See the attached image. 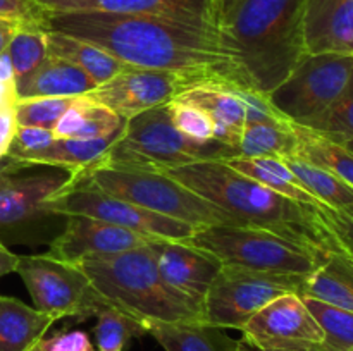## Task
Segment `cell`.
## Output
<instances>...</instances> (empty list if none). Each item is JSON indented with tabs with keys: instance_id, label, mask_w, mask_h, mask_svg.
Returning <instances> with one entry per match:
<instances>
[{
	"instance_id": "cell-1",
	"label": "cell",
	"mask_w": 353,
	"mask_h": 351,
	"mask_svg": "<svg viewBox=\"0 0 353 351\" xmlns=\"http://www.w3.org/2000/svg\"><path fill=\"white\" fill-rule=\"evenodd\" d=\"M40 26L97 45L131 67L178 72L196 83L221 78L240 86L236 61L217 30L109 12H43Z\"/></svg>"
},
{
	"instance_id": "cell-2",
	"label": "cell",
	"mask_w": 353,
	"mask_h": 351,
	"mask_svg": "<svg viewBox=\"0 0 353 351\" xmlns=\"http://www.w3.org/2000/svg\"><path fill=\"white\" fill-rule=\"evenodd\" d=\"M162 172L230 213L240 226L271 231L316 250H341L319 206L286 198L236 172L224 160L196 162Z\"/></svg>"
},
{
	"instance_id": "cell-3",
	"label": "cell",
	"mask_w": 353,
	"mask_h": 351,
	"mask_svg": "<svg viewBox=\"0 0 353 351\" xmlns=\"http://www.w3.org/2000/svg\"><path fill=\"white\" fill-rule=\"evenodd\" d=\"M307 0H240L219 24L233 54L241 88L268 96L307 55L303 12Z\"/></svg>"
},
{
	"instance_id": "cell-4",
	"label": "cell",
	"mask_w": 353,
	"mask_h": 351,
	"mask_svg": "<svg viewBox=\"0 0 353 351\" xmlns=\"http://www.w3.org/2000/svg\"><path fill=\"white\" fill-rule=\"evenodd\" d=\"M152 244L85 260L79 267L107 305L140 320L145 329L152 322L205 320L199 303L186 298L162 279Z\"/></svg>"
},
{
	"instance_id": "cell-5",
	"label": "cell",
	"mask_w": 353,
	"mask_h": 351,
	"mask_svg": "<svg viewBox=\"0 0 353 351\" xmlns=\"http://www.w3.org/2000/svg\"><path fill=\"white\" fill-rule=\"evenodd\" d=\"M240 155L236 147L217 140L196 141L176 129L168 103L126 120L119 140L99 164L134 171L162 172L196 162L228 160Z\"/></svg>"
},
{
	"instance_id": "cell-6",
	"label": "cell",
	"mask_w": 353,
	"mask_h": 351,
	"mask_svg": "<svg viewBox=\"0 0 353 351\" xmlns=\"http://www.w3.org/2000/svg\"><path fill=\"white\" fill-rule=\"evenodd\" d=\"M72 181L88 182L107 195L195 227L219 224L240 226L230 213L179 184L164 172L134 171L97 164L72 178Z\"/></svg>"
},
{
	"instance_id": "cell-7",
	"label": "cell",
	"mask_w": 353,
	"mask_h": 351,
	"mask_svg": "<svg viewBox=\"0 0 353 351\" xmlns=\"http://www.w3.org/2000/svg\"><path fill=\"white\" fill-rule=\"evenodd\" d=\"M183 241L210 253L223 265L303 277H309L330 253L250 226L199 227L193 236Z\"/></svg>"
},
{
	"instance_id": "cell-8",
	"label": "cell",
	"mask_w": 353,
	"mask_h": 351,
	"mask_svg": "<svg viewBox=\"0 0 353 351\" xmlns=\"http://www.w3.org/2000/svg\"><path fill=\"white\" fill-rule=\"evenodd\" d=\"M307 277L271 274L238 265H223L210 284L202 308L205 322L223 329L241 327L272 299L283 295H302Z\"/></svg>"
},
{
	"instance_id": "cell-9",
	"label": "cell",
	"mask_w": 353,
	"mask_h": 351,
	"mask_svg": "<svg viewBox=\"0 0 353 351\" xmlns=\"http://www.w3.org/2000/svg\"><path fill=\"white\" fill-rule=\"evenodd\" d=\"M352 81V54H307L268 100L286 120L305 126L336 102Z\"/></svg>"
},
{
	"instance_id": "cell-10",
	"label": "cell",
	"mask_w": 353,
	"mask_h": 351,
	"mask_svg": "<svg viewBox=\"0 0 353 351\" xmlns=\"http://www.w3.org/2000/svg\"><path fill=\"white\" fill-rule=\"evenodd\" d=\"M16 272L23 279L34 308L55 320L72 317L83 322L109 306L79 265L57 260L47 253L28 255L19 257Z\"/></svg>"
},
{
	"instance_id": "cell-11",
	"label": "cell",
	"mask_w": 353,
	"mask_h": 351,
	"mask_svg": "<svg viewBox=\"0 0 353 351\" xmlns=\"http://www.w3.org/2000/svg\"><path fill=\"white\" fill-rule=\"evenodd\" d=\"M45 215H85L134 233L161 240L183 241L193 236L199 227L161 213L150 212L147 209L116 198L100 191L95 186L83 181H72L65 184L57 195L47 200L43 206Z\"/></svg>"
},
{
	"instance_id": "cell-12",
	"label": "cell",
	"mask_w": 353,
	"mask_h": 351,
	"mask_svg": "<svg viewBox=\"0 0 353 351\" xmlns=\"http://www.w3.org/2000/svg\"><path fill=\"white\" fill-rule=\"evenodd\" d=\"M323 339V329L296 292L272 299L241 327V341L254 351L317 350Z\"/></svg>"
},
{
	"instance_id": "cell-13",
	"label": "cell",
	"mask_w": 353,
	"mask_h": 351,
	"mask_svg": "<svg viewBox=\"0 0 353 351\" xmlns=\"http://www.w3.org/2000/svg\"><path fill=\"white\" fill-rule=\"evenodd\" d=\"M195 79L171 71H155L126 65L114 78L88 93V98L107 107L124 120L172 102Z\"/></svg>"
},
{
	"instance_id": "cell-14",
	"label": "cell",
	"mask_w": 353,
	"mask_h": 351,
	"mask_svg": "<svg viewBox=\"0 0 353 351\" xmlns=\"http://www.w3.org/2000/svg\"><path fill=\"white\" fill-rule=\"evenodd\" d=\"M161 241V237L134 233L85 215H65V227L50 243L47 255L68 264L124 253Z\"/></svg>"
},
{
	"instance_id": "cell-15",
	"label": "cell",
	"mask_w": 353,
	"mask_h": 351,
	"mask_svg": "<svg viewBox=\"0 0 353 351\" xmlns=\"http://www.w3.org/2000/svg\"><path fill=\"white\" fill-rule=\"evenodd\" d=\"M41 12L141 14L217 30L214 0H34Z\"/></svg>"
},
{
	"instance_id": "cell-16",
	"label": "cell",
	"mask_w": 353,
	"mask_h": 351,
	"mask_svg": "<svg viewBox=\"0 0 353 351\" xmlns=\"http://www.w3.org/2000/svg\"><path fill=\"white\" fill-rule=\"evenodd\" d=\"M152 246L162 279L176 291L202 306L203 298L223 264L210 253L196 250L185 241L161 240Z\"/></svg>"
},
{
	"instance_id": "cell-17",
	"label": "cell",
	"mask_w": 353,
	"mask_h": 351,
	"mask_svg": "<svg viewBox=\"0 0 353 351\" xmlns=\"http://www.w3.org/2000/svg\"><path fill=\"white\" fill-rule=\"evenodd\" d=\"M71 179V172L61 167L30 176H7L0 182V229L45 215L47 200L57 195Z\"/></svg>"
},
{
	"instance_id": "cell-18",
	"label": "cell",
	"mask_w": 353,
	"mask_h": 351,
	"mask_svg": "<svg viewBox=\"0 0 353 351\" xmlns=\"http://www.w3.org/2000/svg\"><path fill=\"white\" fill-rule=\"evenodd\" d=\"M236 86L226 79L210 78L188 86L174 100L209 114L214 123V140L238 148L247 110L245 102L238 96Z\"/></svg>"
},
{
	"instance_id": "cell-19",
	"label": "cell",
	"mask_w": 353,
	"mask_h": 351,
	"mask_svg": "<svg viewBox=\"0 0 353 351\" xmlns=\"http://www.w3.org/2000/svg\"><path fill=\"white\" fill-rule=\"evenodd\" d=\"M303 43L307 54L353 55V0H307Z\"/></svg>"
},
{
	"instance_id": "cell-20",
	"label": "cell",
	"mask_w": 353,
	"mask_h": 351,
	"mask_svg": "<svg viewBox=\"0 0 353 351\" xmlns=\"http://www.w3.org/2000/svg\"><path fill=\"white\" fill-rule=\"evenodd\" d=\"M97 85L85 71L65 58L48 54L26 78L14 83V102L28 98H78Z\"/></svg>"
},
{
	"instance_id": "cell-21",
	"label": "cell",
	"mask_w": 353,
	"mask_h": 351,
	"mask_svg": "<svg viewBox=\"0 0 353 351\" xmlns=\"http://www.w3.org/2000/svg\"><path fill=\"white\" fill-rule=\"evenodd\" d=\"M150 334L165 351H254L241 339H233L223 327L205 320L195 322H152Z\"/></svg>"
},
{
	"instance_id": "cell-22",
	"label": "cell",
	"mask_w": 353,
	"mask_h": 351,
	"mask_svg": "<svg viewBox=\"0 0 353 351\" xmlns=\"http://www.w3.org/2000/svg\"><path fill=\"white\" fill-rule=\"evenodd\" d=\"M126 126V124H124ZM124 126L114 134L97 140H78V138H55L47 148L34 153L26 155L23 160L34 165L47 167H61L71 172L72 178L93 167L103 158L109 148L116 143L123 134Z\"/></svg>"
},
{
	"instance_id": "cell-23",
	"label": "cell",
	"mask_w": 353,
	"mask_h": 351,
	"mask_svg": "<svg viewBox=\"0 0 353 351\" xmlns=\"http://www.w3.org/2000/svg\"><path fill=\"white\" fill-rule=\"evenodd\" d=\"M55 322L34 306L0 296V351H33Z\"/></svg>"
},
{
	"instance_id": "cell-24",
	"label": "cell",
	"mask_w": 353,
	"mask_h": 351,
	"mask_svg": "<svg viewBox=\"0 0 353 351\" xmlns=\"http://www.w3.org/2000/svg\"><path fill=\"white\" fill-rule=\"evenodd\" d=\"M300 296L319 299L353 313V257L347 251L333 250L323 264L307 277Z\"/></svg>"
},
{
	"instance_id": "cell-25",
	"label": "cell",
	"mask_w": 353,
	"mask_h": 351,
	"mask_svg": "<svg viewBox=\"0 0 353 351\" xmlns=\"http://www.w3.org/2000/svg\"><path fill=\"white\" fill-rule=\"evenodd\" d=\"M226 162L231 169L240 174L248 176L254 181L261 182L265 188L279 193V195L292 198L295 202L310 206H323L309 191L302 186V182L295 178L292 169L281 160L274 157H236L228 158Z\"/></svg>"
},
{
	"instance_id": "cell-26",
	"label": "cell",
	"mask_w": 353,
	"mask_h": 351,
	"mask_svg": "<svg viewBox=\"0 0 353 351\" xmlns=\"http://www.w3.org/2000/svg\"><path fill=\"white\" fill-rule=\"evenodd\" d=\"M47 52L78 65L95 81L97 86L109 81L110 78H114L117 72L126 67L123 62L117 61L116 57L107 54L97 45L69 36V34L57 33V31H47Z\"/></svg>"
},
{
	"instance_id": "cell-27",
	"label": "cell",
	"mask_w": 353,
	"mask_h": 351,
	"mask_svg": "<svg viewBox=\"0 0 353 351\" xmlns=\"http://www.w3.org/2000/svg\"><path fill=\"white\" fill-rule=\"evenodd\" d=\"M292 127L296 136L295 155L310 164L326 169L353 188V151L345 148L343 145L321 136L309 127L293 123Z\"/></svg>"
},
{
	"instance_id": "cell-28",
	"label": "cell",
	"mask_w": 353,
	"mask_h": 351,
	"mask_svg": "<svg viewBox=\"0 0 353 351\" xmlns=\"http://www.w3.org/2000/svg\"><path fill=\"white\" fill-rule=\"evenodd\" d=\"M283 162L292 169L303 188L324 206L331 210H345L353 206V188L341 181L338 176L331 174L330 171L319 165L303 160L299 155H290L283 158Z\"/></svg>"
},
{
	"instance_id": "cell-29",
	"label": "cell",
	"mask_w": 353,
	"mask_h": 351,
	"mask_svg": "<svg viewBox=\"0 0 353 351\" xmlns=\"http://www.w3.org/2000/svg\"><path fill=\"white\" fill-rule=\"evenodd\" d=\"M238 151L241 157L286 158L295 155L296 136L290 120L248 123L241 133Z\"/></svg>"
},
{
	"instance_id": "cell-30",
	"label": "cell",
	"mask_w": 353,
	"mask_h": 351,
	"mask_svg": "<svg viewBox=\"0 0 353 351\" xmlns=\"http://www.w3.org/2000/svg\"><path fill=\"white\" fill-rule=\"evenodd\" d=\"M302 298L324 332V339L317 350L353 351V313L309 296Z\"/></svg>"
},
{
	"instance_id": "cell-31",
	"label": "cell",
	"mask_w": 353,
	"mask_h": 351,
	"mask_svg": "<svg viewBox=\"0 0 353 351\" xmlns=\"http://www.w3.org/2000/svg\"><path fill=\"white\" fill-rule=\"evenodd\" d=\"M97 323L93 334L97 341V351H124L133 337L147 334L143 323L121 310L105 306L95 315Z\"/></svg>"
},
{
	"instance_id": "cell-32",
	"label": "cell",
	"mask_w": 353,
	"mask_h": 351,
	"mask_svg": "<svg viewBox=\"0 0 353 351\" xmlns=\"http://www.w3.org/2000/svg\"><path fill=\"white\" fill-rule=\"evenodd\" d=\"M14 67V83L26 78L48 55L47 31L38 24H19L7 47Z\"/></svg>"
},
{
	"instance_id": "cell-33",
	"label": "cell",
	"mask_w": 353,
	"mask_h": 351,
	"mask_svg": "<svg viewBox=\"0 0 353 351\" xmlns=\"http://www.w3.org/2000/svg\"><path fill=\"white\" fill-rule=\"evenodd\" d=\"M303 127L316 131L321 136L341 143L353 138V81L347 92L334 103H331L324 112L314 117Z\"/></svg>"
},
{
	"instance_id": "cell-34",
	"label": "cell",
	"mask_w": 353,
	"mask_h": 351,
	"mask_svg": "<svg viewBox=\"0 0 353 351\" xmlns=\"http://www.w3.org/2000/svg\"><path fill=\"white\" fill-rule=\"evenodd\" d=\"M74 98H28L16 100L14 102V119L17 126L43 127V129H54L59 117L65 112Z\"/></svg>"
},
{
	"instance_id": "cell-35",
	"label": "cell",
	"mask_w": 353,
	"mask_h": 351,
	"mask_svg": "<svg viewBox=\"0 0 353 351\" xmlns=\"http://www.w3.org/2000/svg\"><path fill=\"white\" fill-rule=\"evenodd\" d=\"M168 107L172 124L185 136L196 141L214 140V123L209 114L178 100L169 102Z\"/></svg>"
},
{
	"instance_id": "cell-36",
	"label": "cell",
	"mask_w": 353,
	"mask_h": 351,
	"mask_svg": "<svg viewBox=\"0 0 353 351\" xmlns=\"http://www.w3.org/2000/svg\"><path fill=\"white\" fill-rule=\"evenodd\" d=\"M92 100V98H90ZM126 124V120L121 119L117 114L107 107L100 105L97 102H90L88 112H86L85 124L78 131L76 138L78 140H97V138H105L114 134Z\"/></svg>"
},
{
	"instance_id": "cell-37",
	"label": "cell",
	"mask_w": 353,
	"mask_h": 351,
	"mask_svg": "<svg viewBox=\"0 0 353 351\" xmlns=\"http://www.w3.org/2000/svg\"><path fill=\"white\" fill-rule=\"evenodd\" d=\"M55 140L54 133L43 127H31V126H17L14 131V136L10 140L7 155H12L23 160L26 155L40 151L47 148L52 141Z\"/></svg>"
},
{
	"instance_id": "cell-38",
	"label": "cell",
	"mask_w": 353,
	"mask_h": 351,
	"mask_svg": "<svg viewBox=\"0 0 353 351\" xmlns=\"http://www.w3.org/2000/svg\"><path fill=\"white\" fill-rule=\"evenodd\" d=\"M319 212L340 246L353 257V206L345 210H331L323 205L319 206Z\"/></svg>"
},
{
	"instance_id": "cell-39",
	"label": "cell",
	"mask_w": 353,
	"mask_h": 351,
	"mask_svg": "<svg viewBox=\"0 0 353 351\" xmlns=\"http://www.w3.org/2000/svg\"><path fill=\"white\" fill-rule=\"evenodd\" d=\"M38 351H97L85 330H59L50 337H43L37 346Z\"/></svg>"
},
{
	"instance_id": "cell-40",
	"label": "cell",
	"mask_w": 353,
	"mask_h": 351,
	"mask_svg": "<svg viewBox=\"0 0 353 351\" xmlns=\"http://www.w3.org/2000/svg\"><path fill=\"white\" fill-rule=\"evenodd\" d=\"M92 100L86 95L78 96V98L72 100L71 105L65 109V112L59 117L57 124L54 126L52 133L55 138H76L78 131L81 129L83 124H85L86 112H88V107Z\"/></svg>"
},
{
	"instance_id": "cell-41",
	"label": "cell",
	"mask_w": 353,
	"mask_h": 351,
	"mask_svg": "<svg viewBox=\"0 0 353 351\" xmlns=\"http://www.w3.org/2000/svg\"><path fill=\"white\" fill-rule=\"evenodd\" d=\"M41 9L34 0H0V17L21 24L41 23Z\"/></svg>"
},
{
	"instance_id": "cell-42",
	"label": "cell",
	"mask_w": 353,
	"mask_h": 351,
	"mask_svg": "<svg viewBox=\"0 0 353 351\" xmlns=\"http://www.w3.org/2000/svg\"><path fill=\"white\" fill-rule=\"evenodd\" d=\"M17 124L14 119V83L6 85L0 95V157L7 153L10 140L14 136Z\"/></svg>"
},
{
	"instance_id": "cell-43",
	"label": "cell",
	"mask_w": 353,
	"mask_h": 351,
	"mask_svg": "<svg viewBox=\"0 0 353 351\" xmlns=\"http://www.w3.org/2000/svg\"><path fill=\"white\" fill-rule=\"evenodd\" d=\"M33 167L31 164H28L26 160H21V158L12 157V155H2L0 157V182L7 178V176L17 174V172L24 171V169Z\"/></svg>"
},
{
	"instance_id": "cell-44",
	"label": "cell",
	"mask_w": 353,
	"mask_h": 351,
	"mask_svg": "<svg viewBox=\"0 0 353 351\" xmlns=\"http://www.w3.org/2000/svg\"><path fill=\"white\" fill-rule=\"evenodd\" d=\"M17 264H19V255L12 253L0 243V277L16 272Z\"/></svg>"
},
{
	"instance_id": "cell-45",
	"label": "cell",
	"mask_w": 353,
	"mask_h": 351,
	"mask_svg": "<svg viewBox=\"0 0 353 351\" xmlns=\"http://www.w3.org/2000/svg\"><path fill=\"white\" fill-rule=\"evenodd\" d=\"M21 23H14V21H7L0 17V54L7 50L10 40H12L14 33L19 28Z\"/></svg>"
},
{
	"instance_id": "cell-46",
	"label": "cell",
	"mask_w": 353,
	"mask_h": 351,
	"mask_svg": "<svg viewBox=\"0 0 353 351\" xmlns=\"http://www.w3.org/2000/svg\"><path fill=\"white\" fill-rule=\"evenodd\" d=\"M9 83H14V67L6 50L0 54V85H9Z\"/></svg>"
},
{
	"instance_id": "cell-47",
	"label": "cell",
	"mask_w": 353,
	"mask_h": 351,
	"mask_svg": "<svg viewBox=\"0 0 353 351\" xmlns=\"http://www.w3.org/2000/svg\"><path fill=\"white\" fill-rule=\"evenodd\" d=\"M216 2V16H217V28L223 23L224 17L233 10V7L236 6L240 0H214Z\"/></svg>"
},
{
	"instance_id": "cell-48",
	"label": "cell",
	"mask_w": 353,
	"mask_h": 351,
	"mask_svg": "<svg viewBox=\"0 0 353 351\" xmlns=\"http://www.w3.org/2000/svg\"><path fill=\"white\" fill-rule=\"evenodd\" d=\"M334 143H336V141H334ZM340 145H343L345 148H348V150L353 151V138H352V140H345V141H341Z\"/></svg>"
},
{
	"instance_id": "cell-49",
	"label": "cell",
	"mask_w": 353,
	"mask_h": 351,
	"mask_svg": "<svg viewBox=\"0 0 353 351\" xmlns=\"http://www.w3.org/2000/svg\"><path fill=\"white\" fill-rule=\"evenodd\" d=\"M274 351H286V350H274ZM296 351H319V350H296Z\"/></svg>"
},
{
	"instance_id": "cell-50",
	"label": "cell",
	"mask_w": 353,
	"mask_h": 351,
	"mask_svg": "<svg viewBox=\"0 0 353 351\" xmlns=\"http://www.w3.org/2000/svg\"><path fill=\"white\" fill-rule=\"evenodd\" d=\"M33 351H38V350H37V348H34V350H33Z\"/></svg>"
}]
</instances>
